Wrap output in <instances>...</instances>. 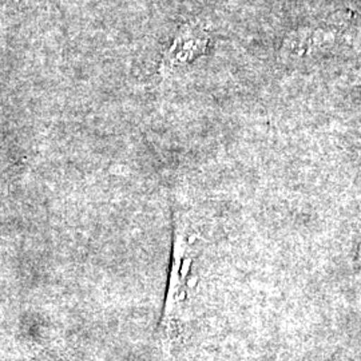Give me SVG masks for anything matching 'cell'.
<instances>
[{
    "label": "cell",
    "instance_id": "cell-1",
    "mask_svg": "<svg viewBox=\"0 0 361 361\" xmlns=\"http://www.w3.org/2000/svg\"><path fill=\"white\" fill-rule=\"evenodd\" d=\"M334 30L307 28L290 34L284 42V55L293 59H305L331 50L336 43Z\"/></svg>",
    "mask_w": 361,
    "mask_h": 361
}]
</instances>
